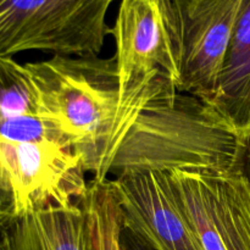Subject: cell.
<instances>
[{
	"label": "cell",
	"instance_id": "1",
	"mask_svg": "<svg viewBox=\"0 0 250 250\" xmlns=\"http://www.w3.org/2000/svg\"><path fill=\"white\" fill-rule=\"evenodd\" d=\"M24 65L36 88L39 116L62 132L93 181L109 180L126 137L115 56L51 55Z\"/></svg>",
	"mask_w": 250,
	"mask_h": 250
},
{
	"label": "cell",
	"instance_id": "2",
	"mask_svg": "<svg viewBox=\"0 0 250 250\" xmlns=\"http://www.w3.org/2000/svg\"><path fill=\"white\" fill-rule=\"evenodd\" d=\"M246 142L205 100L176 93L149 104L117 150L116 177L181 168L242 170Z\"/></svg>",
	"mask_w": 250,
	"mask_h": 250
},
{
	"label": "cell",
	"instance_id": "3",
	"mask_svg": "<svg viewBox=\"0 0 250 250\" xmlns=\"http://www.w3.org/2000/svg\"><path fill=\"white\" fill-rule=\"evenodd\" d=\"M110 34L116 45L120 110L127 136L149 104L181 92L183 38L175 1L121 0Z\"/></svg>",
	"mask_w": 250,
	"mask_h": 250
},
{
	"label": "cell",
	"instance_id": "4",
	"mask_svg": "<svg viewBox=\"0 0 250 250\" xmlns=\"http://www.w3.org/2000/svg\"><path fill=\"white\" fill-rule=\"evenodd\" d=\"M114 0H0V58L24 51L99 55Z\"/></svg>",
	"mask_w": 250,
	"mask_h": 250
},
{
	"label": "cell",
	"instance_id": "5",
	"mask_svg": "<svg viewBox=\"0 0 250 250\" xmlns=\"http://www.w3.org/2000/svg\"><path fill=\"white\" fill-rule=\"evenodd\" d=\"M85 173L72 148L0 138V194L7 217L76 204L88 187Z\"/></svg>",
	"mask_w": 250,
	"mask_h": 250
},
{
	"label": "cell",
	"instance_id": "6",
	"mask_svg": "<svg viewBox=\"0 0 250 250\" xmlns=\"http://www.w3.org/2000/svg\"><path fill=\"white\" fill-rule=\"evenodd\" d=\"M202 250H250V185L243 171L166 172Z\"/></svg>",
	"mask_w": 250,
	"mask_h": 250
},
{
	"label": "cell",
	"instance_id": "7",
	"mask_svg": "<svg viewBox=\"0 0 250 250\" xmlns=\"http://www.w3.org/2000/svg\"><path fill=\"white\" fill-rule=\"evenodd\" d=\"M183 38L181 93L211 104L242 0H173Z\"/></svg>",
	"mask_w": 250,
	"mask_h": 250
},
{
	"label": "cell",
	"instance_id": "8",
	"mask_svg": "<svg viewBox=\"0 0 250 250\" xmlns=\"http://www.w3.org/2000/svg\"><path fill=\"white\" fill-rule=\"evenodd\" d=\"M126 231L151 250H202L163 172L109 178Z\"/></svg>",
	"mask_w": 250,
	"mask_h": 250
},
{
	"label": "cell",
	"instance_id": "9",
	"mask_svg": "<svg viewBox=\"0 0 250 250\" xmlns=\"http://www.w3.org/2000/svg\"><path fill=\"white\" fill-rule=\"evenodd\" d=\"M0 250H90L84 210L76 203L6 217L0 226Z\"/></svg>",
	"mask_w": 250,
	"mask_h": 250
},
{
	"label": "cell",
	"instance_id": "10",
	"mask_svg": "<svg viewBox=\"0 0 250 250\" xmlns=\"http://www.w3.org/2000/svg\"><path fill=\"white\" fill-rule=\"evenodd\" d=\"M211 105L247 144L250 138V0H242Z\"/></svg>",
	"mask_w": 250,
	"mask_h": 250
},
{
	"label": "cell",
	"instance_id": "11",
	"mask_svg": "<svg viewBox=\"0 0 250 250\" xmlns=\"http://www.w3.org/2000/svg\"><path fill=\"white\" fill-rule=\"evenodd\" d=\"M78 203L87 216L90 250H125L124 219L110 180L88 182Z\"/></svg>",
	"mask_w": 250,
	"mask_h": 250
},
{
	"label": "cell",
	"instance_id": "12",
	"mask_svg": "<svg viewBox=\"0 0 250 250\" xmlns=\"http://www.w3.org/2000/svg\"><path fill=\"white\" fill-rule=\"evenodd\" d=\"M39 115L38 99L24 63L0 58V120Z\"/></svg>",
	"mask_w": 250,
	"mask_h": 250
},
{
	"label": "cell",
	"instance_id": "13",
	"mask_svg": "<svg viewBox=\"0 0 250 250\" xmlns=\"http://www.w3.org/2000/svg\"><path fill=\"white\" fill-rule=\"evenodd\" d=\"M0 138L26 143H53L72 148L62 132L39 115L0 120Z\"/></svg>",
	"mask_w": 250,
	"mask_h": 250
},
{
	"label": "cell",
	"instance_id": "14",
	"mask_svg": "<svg viewBox=\"0 0 250 250\" xmlns=\"http://www.w3.org/2000/svg\"><path fill=\"white\" fill-rule=\"evenodd\" d=\"M122 244H124L125 250H151L126 229H124V234H122Z\"/></svg>",
	"mask_w": 250,
	"mask_h": 250
},
{
	"label": "cell",
	"instance_id": "15",
	"mask_svg": "<svg viewBox=\"0 0 250 250\" xmlns=\"http://www.w3.org/2000/svg\"><path fill=\"white\" fill-rule=\"evenodd\" d=\"M242 171H243L244 176L248 180L250 185V138L248 139L246 144V149H244L243 155V165H242Z\"/></svg>",
	"mask_w": 250,
	"mask_h": 250
},
{
	"label": "cell",
	"instance_id": "16",
	"mask_svg": "<svg viewBox=\"0 0 250 250\" xmlns=\"http://www.w3.org/2000/svg\"><path fill=\"white\" fill-rule=\"evenodd\" d=\"M0 214H5L7 216L6 204H5V200H4V198H2L1 194H0Z\"/></svg>",
	"mask_w": 250,
	"mask_h": 250
},
{
	"label": "cell",
	"instance_id": "17",
	"mask_svg": "<svg viewBox=\"0 0 250 250\" xmlns=\"http://www.w3.org/2000/svg\"><path fill=\"white\" fill-rule=\"evenodd\" d=\"M6 215H5V214H0V226H1V224H2V222H4V220L5 219H6Z\"/></svg>",
	"mask_w": 250,
	"mask_h": 250
}]
</instances>
